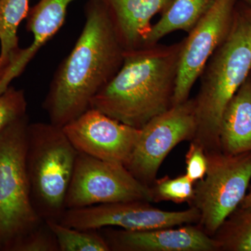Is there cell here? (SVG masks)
<instances>
[{"label": "cell", "mask_w": 251, "mask_h": 251, "mask_svg": "<svg viewBox=\"0 0 251 251\" xmlns=\"http://www.w3.org/2000/svg\"><path fill=\"white\" fill-rule=\"evenodd\" d=\"M85 23L72 52L59 64L44 101L50 122L63 127L90 108L115 76L125 50L101 0H89Z\"/></svg>", "instance_id": "cell-1"}, {"label": "cell", "mask_w": 251, "mask_h": 251, "mask_svg": "<svg viewBox=\"0 0 251 251\" xmlns=\"http://www.w3.org/2000/svg\"><path fill=\"white\" fill-rule=\"evenodd\" d=\"M182 41L125 51L123 64L91 102L125 125L143 128L173 106Z\"/></svg>", "instance_id": "cell-2"}, {"label": "cell", "mask_w": 251, "mask_h": 251, "mask_svg": "<svg viewBox=\"0 0 251 251\" xmlns=\"http://www.w3.org/2000/svg\"><path fill=\"white\" fill-rule=\"evenodd\" d=\"M251 73V6L238 0L230 31L208 61L193 98L196 132L192 141L206 152L221 151L223 113Z\"/></svg>", "instance_id": "cell-3"}, {"label": "cell", "mask_w": 251, "mask_h": 251, "mask_svg": "<svg viewBox=\"0 0 251 251\" xmlns=\"http://www.w3.org/2000/svg\"><path fill=\"white\" fill-rule=\"evenodd\" d=\"M78 151L62 127L29 124L26 166L34 209L45 221H60Z\"/></svg>", "instance_id": "cell-4"}, {"label": "cell", "mask_w": 251, "mask_h": 251, "mask_svg": "<svg viewBox=\"0 0 251 251\" xmlns=\"http://www.w3.org/2000/svg\"><path fill=\"white\" fill-rule=\"evenodd\" d=\"M27 115L0 133V251H15L44 222L31 201L26 166Z\"/></svg>", "instance_id": "cell-5"}, {"label": "cell", "mask_w": 251, "mask_h": 251, "mask_svg": "<svg viewBox=\"0 0 251 251\" xmlns=\"http://www.w3.org/2000/svg\"><path fill=\"white\" fill-rule=\"evenodd\" d=\"M206 153L207 171L203 179L195 183L194 196L189 205L199 211L198 226L212 237L247 195L251 180V152Z\"/></svg>", "instance_id": "cell-6"}, {"label": "cell", "mask_w": 251, "mask_h": 251, "mask_svg": "<svg viewBox=\"0 0 251 251\" xmlns=\"http://www.w3.org/2000/svg\"><path fill=\"white\" fill-rule=\"evenodd\" d=\"M126 201L153 202L150 186L124 165L78 152L66 198L67 209Z\"/></svg>", "instance_id": "cell-7"}, {"label": "cell", "mask_w": 251, "mask_h": 251, "mask_svg": "<svg viewBox=\"0 0 251 251\" xmlns=\"http://www.w3.org/2000/svg\"><path fill=\"white\" fill-rule=\"evenodd\" d=\"M196 132L194 100L189 98L140 128L139 139L126 167L135 178L150 186L172 150L181 142L192 141Z\"/></svg>", "instance_id": "cell-8"}, {"label": "cell", "mask_w": 251, "mask_h": 251, "mask_svg": "<svg viewBox=\"0 0 251 251\" xmlns=\"http://www.w3.org/2000/svg\"><path fill=\"white\" fill-rule=\"evenodd\" d=\"M145 201H126L67 209L59 222L69 227L99 230L117 227L126 230H144L198 224L200 212L190 206L183 211H166Z\"/></svg>", "instance_id": "cell-9"}, {"label": "cell", "mask_w": 251, "mask_h": 251, "mask_svg": "<svg viewBox=\"0 0 251 251\" xmlns=\"http://www.w3.org/2000/svg\"><path fill=\"white\" fill-rule=\"evenodd\" d=\"M238 0H217L182 40L173 105L189 99L208 61L227 38Z\"/></svg>", "instance_id": "cell-10"}, {"label": "cell", "mask_w": 251, "mask_h": 251, "mask_svg": "<svg viewBox=\"0 0 251 251\" xmlns=\"http://www.w3.org/2000/svg\"><path fill=\"white\" fill-rule=\"evenodd\" d=\"M78 152L126 166L139 139L140 129L94 108L62 127Z\"/></svg>", "instance_id": "cell-11"}, {"label": "cell", "mask_w": 251, "mask_h": 251, "mask_svg": "<svg viewBox=\"0 0 251 251\" xmlns=\"http://www.w3.org/2000/svg\"><path fill=\"white\" fill-rule=\"evenodd\" d=\"M103 236L114 251H217L214 239L197 224L144 230L110 229Z\"/></svg>", "instance_id": "cell-12"}, {"label": "cell", "mask_w": 251, "mask_h": 251, "mask_svg": "<svg viewBox=\"0 0 251 251\" xmlns=\"http://www.w3.org/2000/svg\"><path fill=\"white\" fill-rule=\"evenodd\" d=\"M74 0H40L29 9L26 17V29L33 35L30 45L21 49L12 64L0 78V94L20 76L41 48L59 30L67 16L69 5Z\"/></svg>", "instance_id": "cell-13"}, {"label": "cell", "mask_w": 251, "mask_h": 251, "mask_svg": "<svg viewBox=\"0 0 251 251\" xmlns=\"http://www.w3.org/2000/svg\"><path fill=\"white\" fill-rule=\"evenodd\" d=\"M125 51L145 47L157 14L174 0H101Z\"/></svg>", "instance_id": "cell-14"}, {"label": "cell", "mask_w": 251, "mask_h": 251, "mask_svg": "<svg viewBox=\"0 0 251 251\" xmlns=\"http://www.w3.org/2000/svg\"><path fill=\"white\" fill-rule=\"evenodd\" d=\"M219 141L226 154L251 152V73L225 109Z\"/></svg>", "instance_id": "cell-15"}, {"label": "cell", "mask_w": 251, "mask_h": 251, "mask_svg": "<svg viewBox=\"0 0 251 251\" xmlns=\"http://www.w3.org/2000/svg\"><path fill=\"white\" fill-rule=\"evenodd\" d=\"M217 0H174L151 27L145 47L158 44L165 36L176 31L189 33Z\"/></svg>", "instance_id": "cell-16"}, {"label": "cell", "mask_w": 251, "mask_h": 251, "mask_svg": "<svg viewBox=\"0 0 251 251\" xmlns=\"http://www.w3.org/2000/svg\"><path fill=\"white\" fill-rule=\"evenodd\" d=\"M29 3V0H0V64L4 73L21 50L18 29L27 17Z\"/></svg>", "instance_id": "cell-17"}, {"label": "cell", "mask_w": 251, "mask_h": 251, "mask_svg": "<svg viewBox=\"0 0 251 251\" xmlns=\"http://www.w3.org/2000/svg\"><path fill=\"white\" fill-rule=\"evenodd\" d=\"M212 238L217 251H251V206H239Z\"/></svg>", "instance_id": "cell-18"}, {"label": "cell", "mask_w": 251, "mask_h": 251, "mask_svg": "<svg viewBox=\"0 0 251 251\" xmlns=\"http://www.w3.org/2000/svg\"><path fill=\"white\" fill-rule=\"evenodd\" d=\"M57 239L59 251H110L106 239L98 230L69 227L59 221H46Z\"/></svg>", "instance_id": "cell-19"}, {"label": "cell", "mask_w": 251, "mask_h": 251, "mask_svg": "<svg viewBox=\"0 0 251 251\" xmlns=\"http://www.w3.org/2000/svg\"><path fill=\"white\" fill-rule=\"evenodd\" d=\"M195 183L186 174L171 178L168 175L156 179L150 186L153 202L171 201L176 204L192 202Z\"/></svg>", "instance_id": "cell-20"}, {"label": "cell", "mask_w": 251, "mask_h": 251, "mask_svg": "<svg viewBox=\"0 0 251 251\" xmlns=\"http://www.w3.org/2000/svg\"><path fill=\"white\" fill-rule=\"evenodd\" d=\"M27 110L24 91L10 85L0 94V133L12 122L27 115Z\"/></svg>", "instance_id": "cell-21"}, {"label": "cell", "mask_w": 251, "mask_h": 251, "mask_svg": "<svg viewBox=\"0 0 251 251\" xmlns=\"http://www.w3.org/2000/svg\"><path fill=\"white\" fill-rule=\"evenodd\" d=\"M15 251H59L57 239L44 221L16 247Z\"/></svg>", "instance_id": "cell-22"}, {"label": "cell", "mask_w": 251, "mask_h": 251, "mask_svg": "<svg viewBox=\"0 0 251 251\" xmlns=\"http://www.w3.org/2000/svg\"><path fill=\"white\" fill-rule=\"evenodd\" d=\"M186 174L191 181H196L203 179L208 168L207 156L205 150L194 141H191L186 156Z\"/></svg>", "instance_id": "cell-23"}, {"label": "cell", "mask_w": 251, "mask_h": 251, "mask_svg": "<svg viewBox=\"0 0 251 251\" xmlns=\"http://www.w3.org/2000/svg\"><path fill=\"white\" fill-rule=\"evenodd\" d=\"M239 206H242V207H249V206H251V189L249 193H247L245 198L243 200L242 204H241Z\"/></svg>", "instance_id": "cell-24"}, {"label": "cell", "mask_w": 251, "mask_h": 251, "mask_svg": "<svg viewBox=\"0 0 251 251\" xmlns=\"http://www.w3.org/2000/svg\"><path fill=\"white\" fill-rule=\"evenodd\" d=\"M242 1L251 6V0H242Z\"/></svg>", "instance_id": "cell-25"}, {"label": "cell", "mask_w": 251, "mask_h": 251, "mask_svg": "<svg viewBox=\"0 0 251 251\" xmlns=\"http://www.w3.org/2000/svg\"><path fill=\"white\" fill-rule=\"evenodd\" d=\"M3 69L1 67V64H0V78H1V77L3 75Z\"/></svg>", "instance_id": "cell-26"}]
</instances>
